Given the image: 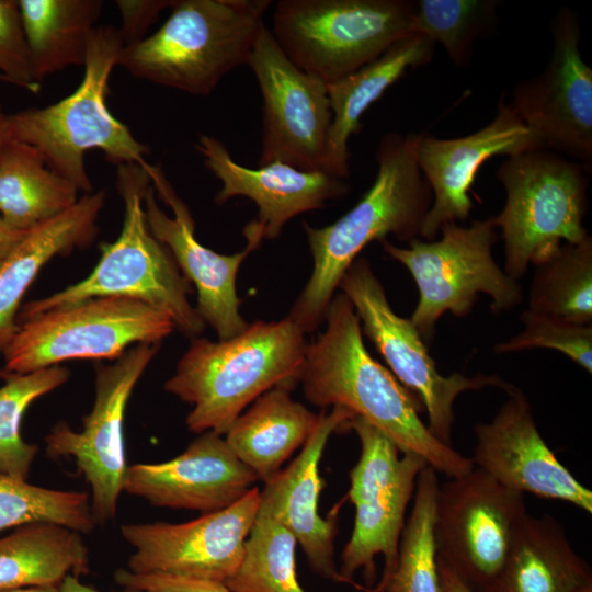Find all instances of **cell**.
Listing matches in <instances>:
<instances>
[{"label": "cell", "instance_id": "1", "mask_svg": "<svg viewBox=\"0 0 592 592\" xmlns=\"http://www.w3.org/2000/svg\"><path fill=\"white\" fill-rule=\"evenodd\" d=\"M323 321L325 330L308 342L299 379L306 400L323 410H350L436 473L456 478L470 471V457L430 432L419 415L423 406L418 397L368 353L360 319L343 293L333 296Z\"/></svg>", "mask_w": 592, "mask_h": 592}, {"label": "cell", "instance_id": "20", "mask_svg": "<svg viewBox=\"0 0 592 592\" xmlns=\"http://www.w3.org/2000/svg\"><path fill=\"white\" fill-rule=\"evenodd\" d=\"M527 150H534L530 130L504 95L498 101L494 118L473 134L446 139L418 134L417 162L433 197L420 238L434 240L444 224L469 217L474 206L469 191L488 159Z\"/></svg>", "mask_w": 592, "mask_h": 592}, {"label": "cell", "instance_id": "39", "mask_svg": "<svg viewBox=\"0 0 592 592\" xmlns=\"http://www.w3.org/2000/svg\"><path fill=\"white\" fill-rule=\"evenodd\" d=\"M114 579L126 590L141 592H234L220 581L166 573H135L122 568L116 570Z\"/></svg>", "mask_w": 592, "mask_h": 592}, {"label": "cell", "instance_id": "21", "mask_svg": "<svg viewBox=\"0 0 592 592\" xmlns=\"http://www.w3.org/2000/svg\"><path fill=\"white\" fill-rule=\"evenodd\" d=\"M257 481L254 473L232 453L224 435L206 431L168 462L128 466L123 491L153 506L205 514L234 504Z\"/></svg>", "mask_w": 592, "mask_h": 592}, {"label": "cell", "instance_id": "48", "mask_svg": "<svg viewBox=\"0 0 592 592\" xmlns=\"http://www.w3.org/2000/svg\"><path fill=\"white\" fill-rule=\"evenodd\" d=\"M0 80H2L1 76H0Z\"/></svg>", "mask_w": 592, "mask_h": 592}, {"label": "cell", "instance_id": "36", "mask_svg": "<svg viewBox=\"0 0 592 592\" xmlns=\"http://www.w3.org/2000/svg\"><path fill=\"white\" fill-rule=\"evenodd\" d=\"M496 0H413L411 30L443 46L457 67L473 59L474 43L490 31Z\"/></svg>", "mask_w": 592, "mask_h": 592}, {"label": "cell", "instance_id": "17", "mask_svg": "<svg viewBox=\"0 0 592 592\" xmlns=\"http://www.w3.org/2000/svg\"><path fill=\"white\" fill-rule=\"evenodd\" d=\"M153 182L144 196V210L151 234L168 248L183 276L197 292L196 311L218 340L241 333L248 322L240 314L236 280L240 265L263 240L254 220L243 234L246 247L234 254H220L203 246L187 205L178 196L158 166L148 168Z\"/></svg>", "mask_w": 592, "mask_h": 592}, {"label": "cell", "instance_id": "6", "mask_svg": "<svg viewBox=\"0 0 592 592\" xmlns=\"http://www.w3.org/2000/svg\"><path fill=\"white\" fill-rule=\"evenodd\" d=\"M150 182L145 167L137 163L118 166L116 187L125 203L118 238L102 244L101 258L84 280L25 304L19 314V322L90 298L115 296L138 299L164 311L175 328L186 335L196 338L203 332L205 323L187 298L189 282L147 224L144 196Z\"/></svg>", "mask_w": 592, "mask_h": 592}, {"label": "cell", "instance_id": "31", "mask_svg": "<svg viewBox=\"0 0 592 592\" xmlns=\"http://www.w3.org/2000/svg\"><path fill=\"white\" fill-rule=\"evenodd\" d=\"M527 308L579 325H592V238L563 243L534 265Z\"/></svg>", "mask_w": 592, "mask_h": 592}, {"label": "cell", "instance_id": "7", "mask_svg": "<svg viewBox=\"0 0 592 592\" xmlns=\"http://www.w3.org/2000/svg\"><path fill=\"white\" fill-rule=\"evenodd\" d=\"M588 166L550 150L509 156L497 178L505 191L502 210L493 216L504 242V272L519 281L531 265L553 255L563 243L589 234Z\"/></svg>", "mask_w": 592, "mask_h": 592}, {"label": "cell", "instance_id": "26", "mask_svg": "<svg viewBox=\"0 0 592 592\" xmlns=\"http://www.w3.org/2000/svg\"><path fill=\"white\" fill-rule=\"evenodd\" d=\"M592 584L589 563L551 515L526 514L504 563L482 592H578Z\"/></svg>", "mask_w": 592, "mask_h": 592}, {"label": "cell", "instance_id": "16", "mask_svg": "<svg viewBox=\"0 0 592 592\" xmlns=\"http://www.w3.org/2000/svg\"><path fill=\"white\" fill-rule=\"evenodd\" d=\"M262 96L258 166L275 161L323 171L332 114L328 86L298 68L265 25L248 60Z\"/></svg>", "mask_w": 592, "mask_h": 592}, {"label": "cell", "instance_id": "15", "mask_svg": "<svg viewBox=\"0 0 592 592\" xmlns=\"http://www.w3.org/2000/svg\"><path fill=\"white\" fill-rule=\"evenodd\" d=\"M553 53L537 76L517 82L513 111L528 128L534 150L592 162V69L580 52L577 14L562 7L551 23Z\"/></svg>", "mask_w": 592, "mask_h": 592}, {"label": "cell", "instance_id": "37", "mask_svg": "<svg viewBox=\"0 0 592 592\" xmlns=\"http://www.w3.org/2000/svg\"><path fill=\"white\" fill-rule=\"evenodd\" d=\"M523 328L515 335L494 345L498 354L532 349H549L565 354L592 374V325H579L524 309Z\"/></svg>", "mask_w": 592, "mask_h": 592}, {"label": "cell", "instance_id": "42", "mask_svg": "<svg viewBox=\"0 0 592 592\" xmlns=\"http://www.w3.org/2000/svg\"><path fill=\"white\" fill-rule=\"evenodd\" d=\"M436 560L441 592H473L445 563Z\"/></svg>", "mask_w": 592, "mask_h": 592}, {"label": "cell", "instance_id": "2", "mask_svg": "<svg viewBox=\"0 0 592 592\" xmlns=\"http://www.w3.org/2000/svg\"><path fill=\"white\" fill-rule=\"evenodd\" d=\"M417 137L385 134L376 150L375 179L361 200L327 226L303 223L312 271L286 317L305 334L325 320L341 278L368 243L388 236L407 243L420 238L433 197L417 162Z\"/></svg>", "mask_w": 592, "mask_h": 592}, {"label": "cell", "instance_id": "24", "mask_svg": "<svg viewBox=\"0 0 592 592\" xmlns=\"http://www.w3.org/2000/svg\"><path fill=\"white\" fill-rule=\"evenodd\" d=\"M105 201L103 190L84 194L61 214L26 231L0 263V351L18 331L21 299L41 269L55 255L81 248L94 239Z\"/></svg>", "mask_w": 592, "mask_h": 592}, {"label": "cell", "instance_id": "9", "mask_svg": "<svg viewBox=\"0 0 592 592\" xmlns=\"http://www.w3.org/2000/svg\"><path fill=\"white\" fill-rule=\"evenodd\" d=\"M413 0H280L270 29L285 55L330 86L413 34Z\"/></svg>", "mask_w": 592, "mask_h": 592}, {"label": "cell", "instance_id": "47", "mask_svg": "<svg viewBox=\"0 0 592 592\" xmlns=\"http://www.w3.org/2000/svg\"><path fill=\"white\" fill-rule=\"evenodd\" d=\"M0 112H2V111H1V103H0Z\"/></svg>", "mask_w": 592, "mask_h": 592}, {"label": "cell", "instance_id": "35", "mask_svg": "<svg viewBox=\"0 0 592 592\" xmlns=\"http://www.w3.org/2000/svg\"><path fill=\"white\" fill-rule=\"evenodd\" d=\"M36 522L81 534L98 524L87 492L47 489L0 473V531Z\"/></svg>", "mask_w": 592, "mask_h": 592}, {"label": "cell", "instance_id": "14", "mask_svg": "<svg viewBox=\"0 0 592 592\" xmlns=\"http://www.w3.org/2000/svg\"><path fill=\"white\" fill-rule=\"evenodd\" d=\"M159 343H140L113 364L98 365L95 401L82 419V430L58 422L45 437L50 458H72L92 492L96 523L113 520L127 470L123 420L129 396L158 352Z\"/></svg>", "mask_w": 592, "mask_h": 592}, {"label": "cell", "instance_id": "11", "mask_svg": "<svg viewBox=\"0 0 592 592\" xmlns=\"http://www.w3.org/2000/svg\"><path fill=\"white\" fill-rule=\"evenodd\" d=\"M3 350L2 374H25L77 358H118L129 346L159 343L171 317L141 300L95 297L19 322Z\"/></svg>", "mask_w": 592, "mask_h": 592}, {"label": "cell", "instance_id": "25", "mask_svg": "<svg viewBox=\"0 0 592 592\" xmlns=\"http://www.w3.org/2000/svg\"><path fill=\"white\" fill-rule=\"evenodd\" d=\"M435 44L424 35L411 34L356 71L328 86L332 114L328 134L325 172L348 180L349 141L361 127L363 114L409 69L431 61Z\"/></svg>", "mask_w": 592, "mask_h": 592}, {"label": "cell", "instance_id": "12", "mask_svg": "<svg viewBox=\"0 0 592 592\" xmlns=\"http://www.w3.org/2000/svg\"><path fill=\"white\" fill-rule=\"evenodd\" d=\"M338 288L352 303L362 333L375 345L392 375L421 401L428 414V429L444 444L453 446L454 405L462 394L489 387L505 391L512 386L494 374L443 375L411 320L391 308L366 259L357 258L351 264Z\"/></svg>", "mask_w": 592, "mask_h": 592}, {"label": "cell", "instance_id": "30", "mask_svg": "<svg viewBox=\"0 0 592 592\" xmlns=\"http://www.w3.org/2000/svg\"><path fill=\"white\" fill-rule=\"evenodd\" d=\"M77 187L52 171L39 151L11 140L0 155V213L4 221L27 231L73 206Z\"/></svg>", "mask_w": 592, "mask_h": 592}, {"label": "cell", "instance_id": "29", "mask_svg": "<svg viewBox=\"0 0 592 592\" xmlns=\"http://www.w3.org/2000/svg\"><path fill=\"white\" fill-rule=\"evenodd\" d=\"M18 5L37 83L69 66H84L102 0H19Z\"/></svg>", "mask_w": 592, "mask_h": 592}, {"label": "cell", "instance_id": "45", "mask_svg": "<svg viewBox=\"0 0 592 592\" xmlns=\"http://www.w3.org/2000/svg\"><path fill=\"white\" fill-rule=\"evenodd\" d=\"M4 592H60L59 585L24 588Z\"/></svg>", "mask_w": 592, "mask_h": 592}, {"label": "cell", "instance_id": "32", "mask_svg": "<svg viewBox=\"0 0 592 592\" xmlns=\"http://www.w3.org/2000/svg\"><path fill=\"white\" fill-rule=\"evenodd\" d=\"M437 473L419 474L411 513L401 534L396 568L383 592H441L434 542Z\"/></svg>", "mask_w": 592, "mask_h": 592}, {"label": "cell", "instance_id": "46", "mask_svg": "<svg viewBox=\"0 0 592 592\" xmlns=\"http://www.w3.org/2000/svg\"><path fill=\"white\" fill-rule=\"evenodd\" d=\"M578 592H592V584H590V585H588V587L581 589V590L578 591Z\"/></svg>", "mask_w": 592, "mask_h": 592}, {"label": "cell", "instance_id": "28", "mask_svg": "<svg viewBox=\"0 0 592 592\" xmlns=\"http://www.w3.org/2000/svg\"><path fill=\"white\" fill-rule=\"evenodd\" d=\"M89 572V550L81 533L36 522L0 538V592L59 585L67 576Z\"/></svg>", "mask_w": 592, "mask_h": 592}, {"label": "cell", "instance_id": "27", "mask_svg": "<svg viewBox=\"0 0 592 592\" xmlns=\"http://www.w3.org/2000/svg\"><path fill=\"white\" fill-rule=\"evenodd\" d=\"M294 387L283 384L262 394L224 435L232 453L263 483L307 442L320 419V413L292 398Z\"/></svg>", "mask_w": 592, "mask_h": 592}, {"label": "cell", "instance_id": "40", "mask_svg": "<svg viewBox=\"0 0 592 592\" xmlns=\"http://www.w3.org/2000/svg\"><path fill=\"white\" fill-rule=\"evenodd\" d=\"M175 0H117L122 25L118 29L124 46L145 38L146 32L155 24L162 11L171 9Z\"/></svg>", "mask_w": 592, "mask_h": 592}, {"label": "cell", "instance_id": "22", "mask_svg": "<svg viewBox=\"0 0 592 592\" xmlns=\"http://www.w3.org/2000/svg\"><path fill=\"white\" fill-rule=\"evenodd\" d=\"M195 148L207 170L221 183L215 202L221 205L238 196L254 202L258 207L254 221L263 239L278 238L294 217L323 208L351 191L348 180L323 171H304L278 161L257 169L241 166L232 159L227 146L212 135H200Z\"/></svg>", "mask_w": 592, "mask_h": 592}, {"label": "cell", "instance_id": "43", "mask_svg": "<svg viewBox=\"0 0 592 592\" xmlns=\"http://www.w3.org/2000/svg\"><path fill=\"white\" fill-rule=\"evenodd\" d=\"M60 592H99L92 587L82 583L78 577L67 576L59 584ZM125 592H141L138 590H126Z\"/></svg>", "mask_w": 592, "mask_h": 592}, {"label": "cell", "instance_id": "18", "mask_svg": "<svg viewBox=\"0 0 592 592\" xmlns=\"http://www.w3.org/2000/svg\"><path fill=\"white\" fill-rule=\"evenodd\" d=\"M259 501L260 489L253 487L234 504L193 521L122 525L134 548L128 570L225 582L241 562Z\"/></svg>", "mask_w": 592, "mask_h": 592}, {"label": "cell", "instance_id": "19", "mask_svg": "<svg viewBox=\"0 0 592 592\" xmlns=\"http://www.w3.org/2000/svg\"><path fill=\"white\" fill-rule=\"evenodd\" d=\"M490 422H479L470 457L500 485L521 493L565 501L592 513V491L555 456L542 436L526 394L512 385Z\"/></svg>", "mask_w": 592, "mask_h": 592}, {"label": "cell", "instance_id": "13", "mask_svg": "<svg viewBox=\"0 0 592 592\" xmlns=\"http://www.w3.org/2000/svg\"><path fill=\"white\" fill-rule=\"evenodd\" d=\"M526 514L523 493L479 468L451 478L436 492V558L473 592H482L501 570Z\"/></svg>", "mask_w": 592, "mask_h": 592}, {"label": "cell", "instance_id": "38", "mask_svg": "<svg viewBox=\"0 0 592 592\" xmlns=\"http://www.w3.org/2000/svg\"><path fill=\"white\" fill-rule=\"evenodd\" d=\"M0 76L2 80L32 93L41 90L33 77L15 0H0Z\"/></svg>", "mask_w": 592, "mask_h": 592}, {"label": "cell", "instance_id": "10", "mask_svg": "<svg viewBox=\"0 0 592 592\" xmlns=\"http://www.w3.org/2000/svg\"><path fill=\"white\" fill-rule=\"evenodd\" d=\"M358 437L361 454L349 473V499L354 526L343 548L339 573L343 583L363 590L354 580L362 570L368 592H383L397 560L406 511L426 460L402 453L382 431L360 417L348 421Z\"/></svg>", "mask_w": 592, "mask_h": 592}, {"label": "cell", "instance_id": "4", "mask_svg": "<svg viewBox=\"0 0 592 592\" xmlns=\"http://www.w3.org/2000/svg\"><path fill=\"white\" fill-rule=\"evenodd\" d=\"M270 0H175L150 36L123 46L117 66L133 77L195 95L210 94L248 65Z\"/></svg>", "mask_w": 592, "mask_h": 592}, {"label": "cell", "instance_id": "5", "mask_svg": "<svg viewBox=\"0 0 592 592\" xmlns=\"http://www.w3.org/2000/svg\"><path fill=\"white\" fill-rule=\"evenodd\" d=\"M123 46L117 27L98 25L89 39L79 87L52 105L9 115L13 139L36 148L52 171L84 194L93 191L84 166L90 149L102 150L106 160L117 166L147 163L148 146L138 141L106 105L109 80Z\"/></svg>", "mask_w": 592, "mask_h": 592}, {"label": "cell", "instance_id": "33", "mask_svg": "<svg viewBox=\"0 0 592 592\" xmlns=\"http://www.w3.org/2000/svg\"><path fill=\"white\" fill-rule=\"evenodd\" d=\"M296 545L280 522L258 513L241 562L225 584L234 592H305L296 572Z\"/></svg>", "mask_w": 592, "mask_h": 592}, {"label": "cell", "instance_id": "8", "mask_svg": "<svg viewBox=\"0 0 592 592\" xmlns=\"http://www.w3.org/2000/svg\"><path fill=\"white\" fill-rule=\"evenodd\" d=\"M492 217L469 226L444 224L434 240L415 238L407 247L387 240L380 242L391 259L411 274L419 299L409 318L425 342L446 312L455 317L469 315L479 295L490 298L493 314L510 311L523 301L519 281L509 276L496 262L492 248L497 242Z\"/></svg>", "mask_w": 592, "mask_h": 592}, {"label": "cell", "instance_id": "44", "mask_svg": "<svg viewBox=\"0 0 592 592\" xmlns=\"http://www.w3.org/2000/svg\"><path fill=\"white\" fill-rule=\"evenodd\" d=\"M11 140H13V137L9 115L0 112V155Z\"/></svg>", "mask_w": 592, "mask_h": 592}, {"label": "cell", "instance_id": "23", "mask_svg": "<svg viewBox=\"0 0 592 592\" xmlns=\"http://www.w3.org/2000/svg\"><path fill=\"white\" fill-rule=\"evenodd\" d=\"M356 417L342 407L322 410L319 422L292 463L282 468L260 490L258 513L286 527L300 545L314 572L343 583L334 559L338 515L325 520L318 512L322 489L319 463L331 434Z\"/></svg>", "mask_w": 592, "mask_h": 592}, {"label": "cell", "instance_id": "41", "mask_svg": "<svg viewBox=\"0 0 592 592\" xmlns=\"http://www.w3.org/2000/svg\"><path fill=\"white\" fill-rule=\"evenodd\" d=\"M26 231L9 226L0 216V263L21 241Z\"/></svg>", "mask_w": 592, "mask_h": 592}, {"label": "cell", "instance_id": "34", "mask_svg": "<svg viewBox=\"0 0 592 592\" xmlns=\"http://www.w3.org/2000/svg\"><path fill=\"white\" fill-rule=\"evenodd\" d=\"M0 387V473L26 480L38 452L21 435V421L27 407L69 378L64 366H50L25 374H2Z\"/></svg>", "mask_w": 592, "mask_h": 592}, {"label": "cell", "instance_id": "3", "mask_svg": "<svg viewBox=\"0 0 592 592\" xmlns=\"http://www.w3.org/2000/svg\"><path fill=\"white\" fill-rule=\"evenodd\" d=\"M307 346L305 333L287 317L249 323L226 340L193 338L164 390L192 406L191 432L225 435L262 394L299 383Z\"/></svg>", "mask_w": 592, "mask_h": 592}]
</instances>
